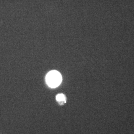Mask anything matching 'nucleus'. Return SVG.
I'll use <instances>...</instances> for the list:
<instances>
[{"label": "nucleus", "mask_w": 134, "mask_h": 134, "mask_svg": "<svg viewBox=\"0 0 134 134\" xmlns=\"http://www.w3.org/2000/svg\"><path fill=\"white\" fill-rule=\"evenodd\" d=\"M62 76L59 72L52 71L49 72L46 77V82L48 86L55 88L59 86L62 81Z\"/></svg>", "instance_id": "f257e3e1"}, {"label": "nucleus", "mask_w": 134, "mask_h": 134, "mask_svg": "<svg viewBox=\"0 0 134 134\" xmlns=\"http://www.w3.org/2000/svg\"><path fill=\"white\" fill-rule=\"evenodd\" d=\"M56 100L61 105H63L66 102V97L63 94H59L56 96Z\"/></svg>", "instance_id": "f03ea898"}]
</instances>
